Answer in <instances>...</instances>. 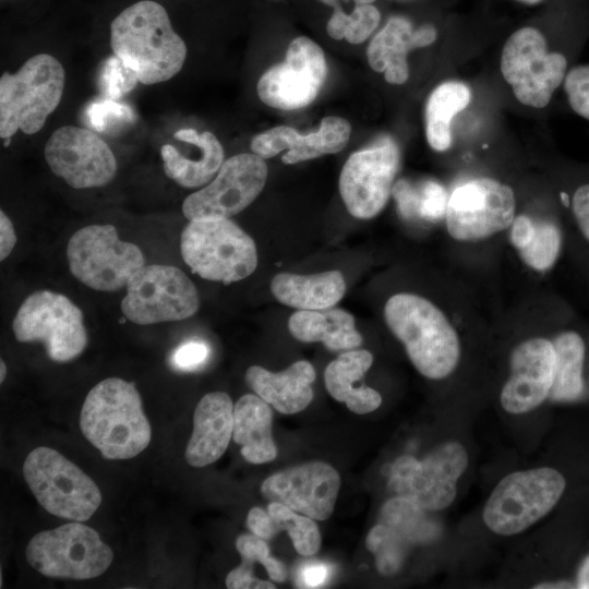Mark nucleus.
Instances as JSON below:
<instances>
[{"instance_id":"nucleus-38","label":"nucleus","mask_w":589,"mask_h":589,"mask_svg":"<svg viewBox=\"0 0 589 589\" xmlns=\"http://www.w3.org/2000/svg\"><path fill=\"white\" fill-rule=\"evenodd\" d=\"M236 548L242 560L261 563L273 581L283 582L287 578L284 564L271 555L264 539L255 534H241L236 541Z\"/></svg>"},{"instance_id":"nucleus-27","label":"nucleus","mask_w":589,"mask_h":589,"mask_svg":"<svg viewBox=\"0 0 589 589\" xmlns=\"http://www.w3.org/2000/svg\"><path fill=\"white\" fill-rule=\"evenodd\" d=\"M271 289L274 297L299 310H324L335 305L344 297L346 283L338 271L313 275L277 274Z\"/></svg>"},{"instance_id":"nucleus-4","label":"nucleus","mask_w":589,"mask_h":589,"mask_svg":"<svg viewBox=\"0 0 589 589\" xmlns=\"http://www.w3.org/2000/svg\"><path fill=\"white\" fill-rule=\"evenodd\" d=\"M65 72L51 55L31 57L14 73L0 79V136L11 139L17 131L35 134L44 127L63 94Z\"/></svg>"},{"instance_id":"nucleus-13","label":"nucleus","mask_w":589,"mask_h":589,"mask_svg":"<svg viewBox=\"0 0 589 589\" xmlns=\"http://www.w3.org/2000/svg\"><path fill=\"white\" fill-rule=\"evenodd\" d=\"M200 305L197 290L179 268L144 265L129 280L121 302L124 316L140 325L181 321Z\"/></svg>"},{"instance_id":"nucleus-53","label":"nucleus","mask_w":589,"mask_h":589,"mask_svg":"<svg viewBox=\"0 0 589 589\" xmlns=\"http://www.w3.org/2000/svg\"><path fill=\"white\" fill-rule=\"evenodd\" d=\"M576 586H573L569 582L560 581V582H548V584H540L538 586H534L536 589H560V588H574Z\"/></svg>"},{"instance_id":"nucleus-31","label":"nucleus","mask_w":589,"mask_h":589,"mask_svg":"<svg viewBox=\"0 0 589 589\" xmlns=\"http://www.w3.org/2000/svg\"><path fill=\"white\" fill-rule=\"evenodd\" d=\"M470 100V88L457 81L444 82L431 93L425 107V134L433 149L443 152L450 146V121Z\"/></svg>"},{"instance_id":"nucleus-49","label":"nucleus","mask_w":589,"mask_h":589,"mask_svg":"<svg viewBox=\"0 0 589 589\" xmlns=\"http://www.w3.org/2000/svg\"><path fill=\"white\" fill-rule=\"evenodd\" d=\"M328 567L323 564H311L301 570V584L306 588L322 586L328 577Z\"/></svg>"},{"instance_id":"nucleus-22","label":"nucleus","mask_w":589,"mask_h":589,"mask_svg":"<svg viewBox=\"0 0 589 589\" xmlns=\"http://www.w3.org/2000/svg\"><path fill=\"white\" fill-rule=\"evenodd\" d=\"M175 139L189 145L182 152L171 144L160 148L165 173L183 188H197L209 182L224 163V148L217 137L208 132L180 129Z\"/></svg>"},{"instance_id":"nucleus-45","label":"nucleus","mask_w":589,"mask_h":589,"mask_svg":"<svg viewBox=\"0 0 589 589\" xmlns=\"http://www.w3.org/2000/svg\"><path fill=\"white\" fill-rule=\"evenodd\" d=\"M226 587L229 589H275L271 581L259 579L253 574V563L242 560V563L228 573Z\"/></svg>"},{"instance_id":"nucleus-24","label":"nucleus","mask_w":589,"mask_h":589,"mask_svg":"<svg viewBox=\"0 0 589 589\" xmlns=\"http://www.w3.org/2000/svg\"><path fill=\"white\" fill-rule=\"evenodd\" d=\"M313 365L297 361L281 372H271L260 365L247 370L248 386L278 412L292 414L304 410L313 399Z\"/></svg>"},{"instance_id":"nucleus-23","label":"nucleus","mask_w":589,"mask_h":589,"mask_svg":"<svg viewBox=\"0 0 589 589\" xmlns=\"http://www.w3.org/2000/svg\"><path fill=\"white\" fill-rule=\"evenodd\" d=\"M233 407L230 397L223 392L208 393L199 401L185 449L190 466H207L226 452L233 432Z\"/></svg>"},{"instance_id":"nucleus-54","label":"nucleus","mask_w":589,"mask_h":589,"mask_svg":"<svg viewBox=\"0 0 589 589\" xmlns=\"http://www.w3.org/2000/svg\"><path fill=\"white\" fill-rule=\"evenodd\" d=\"M1 373H0V381L3 382L5 374H7V366L3 360L0 362Z\"/></svg>"},{"instance_id":"nucleus-15","label":"nucleus","mask_w":589,"mask_h":589,"mask_svg":"<svg viewBox=\"0 0 589 589\" xmlns=\"http://www.w3.org/2000/svg\"><path fill=\"white\" fill-rule=\"evenodd\" d=\"M513 190L496 180L480 178L457 187L448 200L446 226L456 240L488 238L507 228L515 216Z\"/></svg>"},{"instance_id":"nucleus-48","label":"nucleus","mask_w":589,"mask_h":589,"mask_svg":"<svg viewBox=\"0 0 589 589\" xmlns=\"http://www.w3.org/2000/svg\"><path fill=\"white\" fill-rule=\"evenodd\" d=\"M16 236L10 218L1 211L0 213V259L4 260L13 250Z\"/></svg>"},{"instance_id":"nucleus-39","label":"nucleus","mask_w":589,"mask_h":589,"mask_svg":"<svg viewBox=\"0 0 589 589\" xmlns=\"http://www.w3.org/2000/svg\"><path fill=\"white\" fill-rule=\"evenodd\" d=\"M563 84L573 111L589 121V64L570 68Z\"/></svg>"},{"instance_id":"nucleus-46","label":"nucleus","mask_w":589,"mask_h":589,"mask_svg":"<svg viewBox=\"0 0 589 589\" xmlns=\"http://www.w3.org/2000/svg\"><path fill=\"white\" fill-rule=\"evenodd\" d=\"M247 526L253 534L264 540L272 539L279 531L269 514L260 507L250 509Z\"/></svg>"},{"instance_id":"nucleus-21","label":"nucleus","mask_w":589,"mask_h":589,"mask_svg":"<svg viewBox=\"0 0 589 589\" xmlns=\"http://www.w3.org/2000/svg\"><path fill=\"white\" fill-rule=\"evenodd\" d=\"M351 134L350 123L340 117H325L317 131L300 134L293 128L279 125L255 135L251 149L262 158H271L287 149L283 161L288 165L340 152Z\"/></svg>"},{"instance_id":"nucleus-6","label":"nucleus","mask_w":589,"mask_h":589,"mask_svg":"<svg viewBox=\"0 0 589 589\" xmlns=\"http://www.w3.org/2000/svg\"><path fill=\"white\" fill-rule=\"evenodd\" d=\"M23 476L38 503L55 516L86 521L101 503L96 483L52 448L32 450L24 461Z\"/></svg>"},{"instance_id":"nucleus-5","label":"nucleus","mask_w":589,"mask_h":589,"mask_svg":"<svg viewBox=\"0 0 589 589\" xmlns=\"http://www.w3.org/2000/svg\"><path fill=\"white\" fill-rule=\"evenodd\" d=\"M180 249L192 272L208 280L238 281L257 266L253 239L229 218L191 220L181 233Z\"/></svg>"},{"instance_id":"nucleus-30","label":"nucleus","mask_w":589,"mask_h":589,"mask_svg":"<svg viewBox=\"0 0 589 589\" xmlns=\"http://www.w3.org/2000/svg\"><path fill=\"white\" fill-rule=\"evenodd\" d=\"M552 344L555 368L549 397L553 400H575L585 388V339L578 332L568 329L557 334Z\"/></svg>"},{"instance_id":"nucleus-7","label":"nucleus","mask_w":589,"mask_h":589,"mask_svg":"<svg viewBox=\"0 0 589 589\" xmlns=\"http://www.w3.org/2000/svg\"><path fill=\"white\" fill-rule=\"evenodd\" d=\"M565 486L564 477L553 468L509 473L490 495L483 520L497 534L519 533L552 510Z\"/></svg>"},{"instance_id":"nucleus-33","label":"nucleus","mask_w":589,"mask_h":589,"mask_svg":"<svg viewBox=\"0 0 589 589\" xmlns=\"http://www.w3.org/2000/svg\"><path fill=\"white\" fill-rule=\"evenodd\" d=\"M267 513L278 530H286L294 550L302 556L314 555L321 545L320 529L313 518L291 509L285 504L271 502Z\"/></svg>"},{"instance_id":"nucleus-52","label":"nucleus","mask_w":589,"mask_h":589,"mask_svg":"<svg viewBox=\"0 0 589 589\" xmlns=\"http://www.w3.org/2000/svg\"><path fill=\"white\" fill-rule=\"evenodd\" d=\"M576 588L589 589V555L584 560L578 569Z\"/></svg>"},{"instance_id":"nucleus-16","label":"nucleus","mask_w":589,"mask_h":589,"mask_svg":"<svg viewBox=\"0 0 589 589\" xmlns=\"http://www.w3.org/2000/svg\"><path fill=\"white\" fill-rule=\"evenodd\" d=\"M400 165L397 145L383 139L346 160L339 177V192L348 212L370 219L385 207Z\"/></svg>"},{"instance_id":"nucleus-35","label":"nucleus","mask_w":589,"mask_h":589,"mask_svg":"<svg viewBox=\"0 0 589 589\" xmlns=\"http://www.w3.org/2000/svg\"><path fill=\"white\" fill-rule=\"evenodd\" d=\"M562 247V232L552 220L536 223V231L530 243L519 250L524 262L540 272L550 269L556 262Z\"/></svg>"},{"instance_id":"nucleus-3","label":"nucleus","mask_w":589,"mask_h":589,"mask_svg":"<svg viewBox=\"0 0 589 589\" xmlns=\"http://www.w3.org/2000/svg\"><path fill=\"white\" fill-rule=\"evenodd\" d=\"M384 316L423 376L441 380L455 370L460 356L457 333L432 302L417 294L397 293L387 300Z\"/></svg>"},{"instance_id":"nucleus-56","label":"nucleus","mask_w":589,"mask_h":589,"mask_svg":"<svg viewBox=\"0 0 589 589\" xmlns=\"http://www.w3.org/2000/svg\"><path fill=\"white\" fill-rule=\"evenodd\" d=\"M517 1L526 3V4H537L541 2L542 0H517Z\"/></svg>"},{"instance_id":"nucleus-41","label":"nucleus","mask_w":589,"mask_h":589,"mask_svg":"<svg viewBox=\"0 0 589 589\" xmlns=\"http://www.w3.org/2000/svg\"><path fill=\"white\" fill-rule=\"evenodd\" d=\"M449 196L446 189L433 180L419 185V218L435 221L446 215Z\"/></svg>"},{"instance_id":"nucleus-34","label":"nucleus","mask_w":589,"mask_h":589,"mask_svg":"<svg viewBox=\"0 0 589 589\" xmlns=\"http://www.w3.org/2000/svg\"><path fill=\"white\" fill-rule=\"evenodd\" d=\"M365 545L375 555L378 573L392 576L400 569L410 544L394 529L378 522L369 531Z\"/></svg>"},{"instance_id":"nucleus-1","label":"nucleus","mask_w":589,"mask_h":589,"mask_svg":"<svg viewBox=\"0 0 589 589\" xmlns=\"http://www.w3.org/2000/svg\"><path fill=\"white\" fill-rule=\"evenodd\" d=\"M113 55L132 69L140 83L156 84L180 72L187 45L172 25L166 5L136 0L120 10L109 24Z\"/></svg>"},{"instance_id":"nucleus-36","label":"nucleus","mask_w":589,"mask_h":589,"mask_svg":"<svg viewBox=\"0 0 589 589\" xmlns=\"http://www.w3.org/2000/svg\"><path fill=\"white\" fill-rule=\"evenodd\" d=\"M84 120L97 132L116 133L136 120L133 109L118 100L101 98L92 101L84 111Z\"/></svg>"},{"instance_id":"nucleus-2","label":"nucleus","mask_w":589,"mask_h":589,"mask_svg":"<svg viewBox=\"0 0 589 589\" xmlns=\"http://www.w3.org/2000/svg\"><path fill=\"white\" fill-rule=\"evenodd\" d=\"M86 440L107 459H129L151 441V425L133 383L106 378L87 394L80 416Z\"/></svg>"},{"instance_id":"nucleus-57","label":"nucleus","mask_w":589,"mask_h":589,"mask_svg":"<svg viewBox=\"0 0 589 589\" xmlns=\"http://www.w3.org/2000/svg\"><path fill=\"white\" fill-rule=\"evenodd\" d=\"M320 1L324 4H330L333 7L337 3V0H320Z\"/></svg>"},{"instance_id":"nucleus-40","label":"nucleus","mask_w":589,"mask_h":589,"mask_svg":"<svg viewBox=\"0 0 589 589\" xmlns=\"http://www.w3.org/2000/svg\"><path fill=\"white\" fill-rule=\"evenodd\" d=\"M380 11L372 4H357L346 19L345 38L350 44L364 41L377 27Z\"/></svg>"},{"instance_id":"nucleus-43","label":"nucleus","mask_w":589,"mask_h":589,"mask_svg":"<svg viewBox=\"0 0 589 589\" xmlns=\"http://www.w3.org/2000/svg\"><path fill=\"white\" fill-rule=\"evenodd\" d=\"M209 356V347L202 340H189L180 345L171 354L170 363L182 371L196 370Z\"/></svg>"},{"instance_id":"nucleus-37","label":"nucleus","mask_w":589,"mask_h":589,"mask_svg":"<svg viewBox=\"0 0 589 589\" xmlns=\"http://www.w3.org/2000/svg\"><path fill=\"white\" fill-rule=\"evenodd\" d=\"M135 72L116 55L108 57L99 71V88L104 98L118 100L137 84Z\"/></svg>"},{"instance_id":"nucleus-11","label":"nucleus","mask_w":589,"mask_h":589,"mask_svg":"<svg viewBox=\"0 0 589 589\" xmlns=\"http://www.w3.org/2000/svg\"><path fill=\"white\" fill-rule=\"evenodd\" d=\"M12 328L19 341L43 342L49 358L58 362L76 358L87 345L82 311L65 296L49 290L24 300Z\"/></svg>"},{"instance_id":"nucleus-51","label":"nucleus","mask_w":589,"mask_h":589,"mask_svg":"<svg viewBox=\"0 0 589 589\" xmlns=\"http://www.w3.org/2000/svg\"><path fill=\"white\" fill-rule=\"evenodd\" d=\"M436 28L430 24L422 25L414 29V38L418 48L426 47L436 39Z\"/></svg>"},{"instance_id":"nucleus-28","label":"nucleus","mask_w":589,"mask_h":589,"mask_svg":"<svg viewBox=\"0 0 589 589\" xmlns=\"http://www.w3.org/2000/svg\"><path fill=\"white\" fill-rule=\"evenodd\" d=\"M288 328L296 339L321 341L334 351L354 349L362 344L354 317L341 309L299 310L290 316Z\"/></svg>"},{"instance_id":"nucleus-44","label":"nucleus","mask_w":589,"mask_h":589,"mask_svg":"<svg viewBox=\"0 0 589 589\" xmlns=\"http://www.w3.org/2000/svg\"><path fill=\"white\" fill-rule=\"evenodd\" d=\"M392 194L401 217L406 219L419 217V187L413 185L406 179H401L393 185Z\"/></svg>"},{"instance_id":"nucleus-18","label":"nucleus","mask_w":589,"mask_h":589,"mask_svg":"<svg viewBox=\"0 0 589 589\" xmlns=\"http://www.w3.org/2000/svg\"><path fill=\"white\" fill-rule=\"evenodd\" d=\"M51 171L74 189L101 187L117 171V160L104 140L88 129L64 125L45 145Z\"/></svg>"},{"instance_id":"nucleus-42","label":"nucleus","mask_w":589,"mask_h":589,"mask_svg":"<svg viewBox=\"0 0 589 589\" xmlns=\"http://www.w3.org/2000/svg\"><path fill=\"white\" fill-rule=\"evenodd\" d=\"M561 201L564 206L570 208L580 235L589 242V180H582L574 185L570 194L561 192Z\"/></svg>"},{"instance_id":"nucleus-14","label":"nucleus","mask_w":589,"mask_h":589,"mask_svg":"<svg viewBox=\"0 0 589 589\" xmlns=\"http://www.w3.org/2000/svg\"><path fill=\"white\" fill-rule=\"evenodd\" d=\"M267 172L264 158L256 154L230 157L207 185L184 200L183 215L191 221L229 218L242 212L262 192Z\"/></svg>"},{"instance_id":"nucleus-25","label":"nucleus","mask_w":589,"mask_h":589,"mask_svg":"<svg viewBox=\"0 0 589 589\" xmlns=\"http://www.w3.org/2000/svg\"><path fill=\"white\" fill-rule=\"evenodd\" d=\"M372 363L373 356L368 350H350L332 361L324 372L329 395L358 414L372 412L382 404L380 393L361 383Z\"/></svg>"},{"instance_id":"nucleus-55","label":"nucleus","mask_w":589,"mask_h":589,"mask_svg":"<svg viewBox=\"0 0 589 589\" xmlns=\"http://www.w3.org/2000/svg\"><path fill=\"white\" fill-rule=\"evenodd\" d=\"M356 4H371L375 0H353Z\"/></svg>"},{"instance_id":"nucleus-17","label":"nucleus","mask_w":589,"mask_h":589,"mask_svg":"<svg viewBox=\"0 0 589 589\" xmlns=\"http://www.w3.org/2000/svg\"><path fill=\"white\" fill-rule=\"evenodd\" d=\"M327 75L322 48L300 36L288 46L284 62L269 68L257 83V95L267 106L292 110L311 104Z\"/></svg>"},{"instance_id":"nucleus-9","label":"nucleus","mask_w":589,"mask_h":589,"mask_svg":"<svg viewBox=\"0 0 589 589\" xmlns=\"http://www.w3.org/2000/svg\"><path fill=\"white\" fill-rule=\"evenodd\" d=\"M67 256L73 276L99 291L123 288L145 263L140 248L122 241L111 225H91L74 232Z\"/></svg>"},{"instance_id":"nucleus-20","label":"nucleus","mask_w":589,"mask_h":589,"mask_svg":"<svg viewBox=\"0 0 589 589\" xmlns=\"http://www.w3.org/2000/svg\"><path fill=\"white\" fill-rule=\"evenodd\" d=\"M554 368L552 341L532 338L518 345L510 358V376L501 392L505 411L525 413L542 404L549 397Z\"/></svg>"},{"instance_id":"nucleus-19","label":"nucleus","mask_w":589,"mask_h":589,"mask_svg":"<svg viewBox=\"0 0 589 589\" xmlns=\"http://www.w3.org/2000/svg\"><path fill=\"white\" fill-rule=\"evenodd\" d=\"M340 488L338 471L327 462L311 461L278 471L261 485L262 495L314 520H326L334 512Z\"/></svg>"},{"instance_id":"nucleus-47","label":"nucleus","mask_w":589,"mask_h":589,"mask_svg":"<svg viewBox=\"0 0 589 589\" xmlns=\"http://www.w3.org/2000/svg\"><path fill=\"white\" fill-rule=\"evenodd\" d=\"M536 231V223L526 215H520L513 220L512 243L519 251L532 240Z\"/></svg>"},{"instance_id":"nucleus-29","label":"nucleus","mask_w":589,"mask_h":589,"mask_svg":"<svg viewBox=\"0 0 589 589\" xmlns=\"http://www.w3.org/2000/svg\"><path fill=\"white\" fill-rule=\"evenodd\" d=\"M414 48L418 47L411 22L393 16L371 40L368 61L374 71L384 72L388 83L404 84L409 77L407 53Z\"/></svg>"},{"instance_id":"nucleus-10","label":"nucleus","mask_w":589,"mask_h":589,"mask_svg":"<svg viewBox=\"0 0 589 589\" xmlns=\"http://www.w3.org/2000/svg\"><path fill=\"white\" fill-rule=\"evenodd\" d=\"M80 522L34 536L26 546L28 564L53 578L91 579L104 574L113 553L96 530Z\"/></svg>"},{"instance_id":"nucleus-26","label":"nucleus","mask_w":589,"mask_h":589,"mask_svg":"<svg viewBox=\"0 0 589 589\" xmlns=\"http://www.w3.org/2000/svg\"><path fill=\"white\" fill-rule=\"evenodd\" d=\"M273 412L260 396L245 394L233 407V441L241 445V455L251 464L274 460L277 447L272 434Z\"/></svg>"},{"instance_id":"nucleus-8","label":"nucleus","mask_w":589,"mask_h":589,"mask_svg":"<svg viewBox=\"0 0 589 589\" xmlns=\"http://www.w3.org/2000/svg\"><path fill=\"white\" fill-rule=\"evenodd\" d=\"M568 56L549 51L544 35L534 27H522L506 40L501 71L515 97L526 106L545 107L568 72Z\"/></svg>"},{"instance_id":"nucleus-12","label":"nucleus","mask_w":589,"mask_h":589,"mask_svg":"<svg viewBox=\"0 0 589 589\" xmlns=\"http://www.w3.org/2000/svg\"><path fill=\"white\" fill-rule=\"evenodd\" d=\"M468 466V455L458 442H446L423 459L398 457L389 469L388 488L428 512L448 507L457 494V481Z\"/></svg>"},{"instance_id":"nucleus-32","label":"nucleus","mask_w":589,"mask_h":589,"mask_svg":"<svg viewBox=\"0 0 589 589\" xmlns=\"http://www.w3.org/2000/svg\"><path fill=\"white\" fill-rule=\"evenodd\" d=\"M414 502L396 496L388 500L382 507L378 522L384 524L400 534L410 545L423 543L435 537L433 521Z\"/></svg>"},{"instance_id":"nucleus-50","label":"nucleus","mask_w":589,"mask_h":589,"mask_svg":"<svg viewBox=\"0 0 589 589\" xmlns=\"http://www.w3.org/2000/svg\"><path fill=\"white\" fill-rule=\"evenodd\" d=\"M347 13L336 3L334 12L327 22V34L337 40L345 38Z\"/></svg>"}]
</instances>
